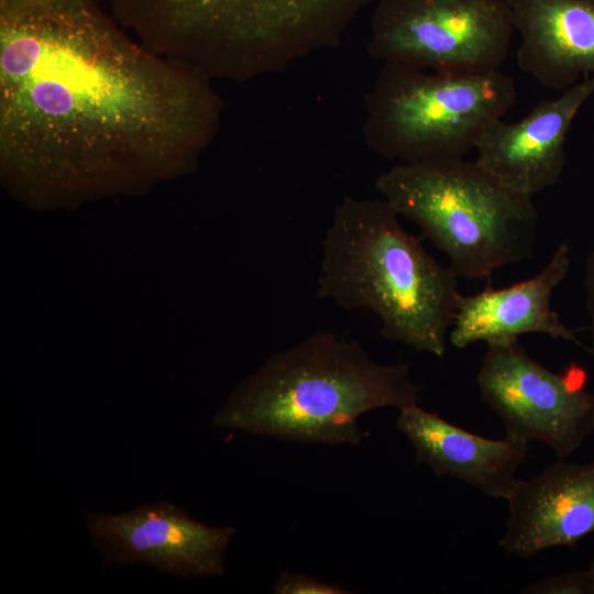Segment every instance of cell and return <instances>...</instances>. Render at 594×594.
I'll return each instance as SVG.
<instances>
[{"instance_id": "52a82bcc", "label": "cell", "mask_w": 594, "mask_h": 594, "mask_svg": "<svg viewBox=\"0 0 594 594\" xmlns=\"http://www.w3.org/2000/svg\"><path fill=\"white\" fill-rule=\"evenodd\" d=\"M366 51L448 74L499 69L515 32L507 0H376Z\"/></svg>"}, {"instance_id": "7c38bea8", "label": "cell", "mask_w": 594, "mask_h": 594, "mask_svg": "<svg viewBox=\"0 0 594 594\" xmlns=\"http://www.w3.org/2000/svg\"><path fill=\"white\" fill-rule=\"evenodd\" d=\"M570 246L560 243L548 264L535 276L507 287H486L460 295L449 341L457 349L484 341H516L522 334L541 333L581 346L594 358V348L581 342L551 308V295L570 268Z\"/></svg>"}, {"instance_id": "ac0fdd59", "label": "cell", "mask_w": 594, "mask_h": 594, "mask_svg": "<svg viewBox=\"0 0 594 594\" xmlns=\"http://www.w3.org/2000/svg\"><path fill=\"white\" fill-rule=\"evenodd\" d=\"M587 568L594 572V556H593V558L591 559V561H590V563H588V565H587Z\"/></svg>"}, {"instance_id": "5b68a950", "label": "cell", "mask_w": 594, "mask_h": 594, "mask_svg": "<svg viewBox=\"0 0 594 594\" xmlns=\"http://www.w3.org/2000/svg\"><path fill=\"white\" fill-rule=\"evenodd\" d=\"M375 189L449 260L459 278L484 279L529 258L539 213L475 161L397 163Z\"/></svg>"}, {"instance_id": "7a4b0ae2", "label": "cell", "mask_w": 594, "mask_h": 594, "mask_svg": "<svg viewBox=\"0 0 594 594\" xmlns=\"http://www.w3.org/2000/svg\"><path fill=\"white\" fill-rule=\"evenodd\" d=\"M138 42L211 79L245 81L339 45L376 0H109Z\"/></svg>"}, {"instance_id": "4fadbf2b", "label": "cell", "mask_w": 594, "mask_h": 594, "mask_svg": "<svg viewBox=\"0 0 594 594\" xmlns=\"http://www.w3.org/2000/svg\"><path fill=\"white\" fill-rule=\"evenodd\" d=\"M396 427L415 448L416 464H427L436 476L460 480L494 498L507 501L527 457L528 443L477 436L418 404L399 410Z\"/></svg>"}, {"instance_id": "2e32d148", "label": "cell", "mask_w": 594, "mask_h": 594, "mask_svg": "<svg viewBox=\"0 0 594 594\" xmlns=\"http://www.w3.org/2000/svg\"><path fill=\"white\" fill-rule=\"evenodd\" d=\"M276 594H346L344 588L316 578L283 572L274 585Z\"/></svg>"}, {"instance_id": "9c48e42d", "label": "cell", "mask_w": 594, "mask_h": 594, "mask_svg": "<svg viewBox=\"0 0 594 594\" xmlns=\"http://www.w3.org/2000/svg\"><path fill=\"white\" fill-rule=\"evenodd\" d=\"M103 564H147L172 575L220 576L235 528L207 526L179 506L158 501L118 514L86 516Z\"/></svg>"}, {"instance_id": "277c9868", "label": "cell", "mask_w": 594, "mask_h": 594, "mask_svg": "<svg viewBox=\"0 0 594 594\" xmlns=\"http://www.w3.org/2000/svg\"><path fill=\"white\" fill-rule=\"evenodd\" d=\"M419 392L408 365L380 364L359 342L317 331L271 355L213 422L292 441L358 444L363 414L417 405Z\"/></svg>"}, {"instance_id": "8fae6325", "label": "cell", "mask_w": 594, "mask_h": 594, "mask_svg": "<svg viewBox=\"0 0 594 594\" xmlns=\"http://www.w3.org/2000/svg\"><path fill=\"white\" fill-rule=\"evenodd\" d=\"M508 518L498 546L530 558L554 547H571L594 532V460L557 459L529 480H518L507 498Z\"/></svg>"}, {"instance_id": "9a60e30c", "label": "cell", "mask_w": 594, "mask_h": 594, "mask_svg": "<svg viewBox=\"0 0 594 594\" xmlns=\"http://www.w3.org/2000/svg\"><path fill=\"white\" fill-rule=\"evenodd\" d=\"M527 594H594V572L584 570L551 574L527 585Z\"/></svg>"}, {"instance_id": "e0dca14e", "label": "cell", "mask_w": 594, "mask_h": 594, "mask_svg": "<svg viewBox=\"0 0 594 594\" xmlns=\"http://www.w3.org/2000/svg\"><path fill=\"white\" fill-rule=\"evenodd\" d=\"M583 284L585 309L588 318L587 327L591 334L592 346L594 348V243L586 256Z\"/></svg>"}, {"instance_id": "5bb4252c", "label": "cell", "mask_w": 594, "mask_h": 594, "mask_svg": "<svg viewBox=\"0 0 594 594\" xmlns=\"http://www.w3.org/2000/svg\"><path fill=\"white\" fill-rule=\"evenodd\" d=\"M520 35L518 67L563 91L594 76V0H507Z\"/></svg>"}, {"instance_id": "3957f363", "label": "cell", "mask_w": 594, "mask_h": 594, "mask_svg": "<svg viewBox=\"0 0 594 594\" xmlns=\"http://www.w3.org/2000/svg\"><path fill=\"white\" fill-rule=\"evenodd\" d=\"M385 199L344 197L321 241L317 297L367 309L393 342L443 358L459 277L407 232Z\"/></svg>"}, {"instance_id": "ba28073f", "label": "cell", "mask_w": 594, "mask_h": 594, "mask_svg": "<svg viewBox=\"0 0 594 594\" xmlns=\"http://www.w3.org/2000/svg\"><path fill=\"white\" fill-rule=\"evenodd\" d=\"M476 381L506 437L541 442L564 460L594 432V393L583 388V371L552 372L518 340L488 343Z\"/></svg>"}, {"instance_id": "8992f818", "label": "cell", "mask_w": 594, "mask_h": 594, "mask_svg": "<svg viewBox=\"0 0 594 594\" xmlns=\"http://www.w3.org/2000/svg\"><path fill=\"white\" fill-rule=\"evenodd\" d=\"M516 99L514 79L499 69L448 74L383 63L364 96L362 135L370 150L398 163L463 160Z\"/></svg>"}, {"instance_id": "6da1fadb", "label": "cell", "mask_w": 594, "mask_h": 594, "mask_svg": "<svg viewBox=\"0 0 594 594\" xmlns=\"http://www.w3.org/2000/svg\"><path fill=\"white\" fill-rule=\"evenodd\" d=\"M211 81L133 41L97 0H0V157L30 194L188 170L220 129Z\"/></svg>"}, {"instance_id": "30bf717a", "label": "cell", "mask_w": 594, "mask_h": 594, "mask_svg": "<svg viewBox=\"0 0 594 594\" xmlns=\"http://www.w3.org/2000/svg\"><path fill=\"white\" fill-rule=\"evenodd\" d=\"M594 94V76L586 77L539 102L521 120L492 121L479 136L475 162L505 187L524 196L556 185L565 166V141L571 125Z\"/></svg>"}]
</instances>
